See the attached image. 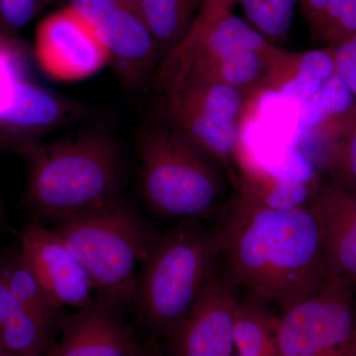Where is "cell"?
Wrapping results in <instances>:
<instances>
[{
    "mask_svg": "<svg viewBox=\"0 0 356 356\" xmlns=\"http://www.w3.org/2000/svg\"><path fill=\"white\" fill-rule=\"evenodd\" d=\"M356 292L329 278L322 289L276 316L277 356H351Z\"/></svg>",
    "mask_w": 356,
    "mask_h": 356,
    "instance_id": "obj_7",
    "label": "cell"
},
{
    "mask_svg": "<svg viewBox=\"0 0 356 356\" xmlns=\"http://www.w3.org/2000/svg\"><path fill=\"white\" fill-rule=\"evenodd\" d=\"M220 257L216 222L185 220L158 234L140 268L135 303L156 336L166 339L188 317Z\"/></svg>",
    "mask_w": 356,
    "mask_h": 356,
    "instance_id": "obj_4",
    "label": "cell"
},
{
    "mask_svg": "<svg viewBox=\"0 0 356 356\" xmlns=\"http://www.w3.org/2000/svg\"><path fill=\"white\" fill-rule=\"evenodd\" d=\"M206 2L222 9L233 10L234 6L238 3V0H206Z\"/></svg>",
    "mask_w": 356,
    "mask_h": 356,
    "instance_id": "obj_31",
    "label": "cell"
},
{
    "mask_svg": "<svg viewBox=\"0 0 356 356\" xmlns=\"http://www.w3.org/2000/svg\"><path fill=\"white\" fill-rule=\"evenodd\" d=\"M0 356H39V355H22V353H11V351L0 350Z\"/></svg>",
    "mask_w": 356,
    "mask_h": 356,
    "instance_id": "obj_33",
    "label": "cell"
},
{
    "mask_svg": "<svg viewBox=\"0 0 356 356\" xmlns=\"http://www.w3.org/2000/svg\"><path fill=\"white\" fill-rule=\"evenodd\" d=\"M236 356H277V355H236Z\"/></svg>",
    "mask_w": 356,
    "mask_h": 356,
    "instance_id": "obj_36",
    "label": "cell"
},
{
    "mask_svg": "<svg viewBox=\"0 0 356 356\" xmlns=\"http://www.w3.org/2000/svg\"><path fill=\"white\" fill-rule=\"evenodd\" d=\"M51 229L88 271L96 302L135 306L140 268L159 234L146 218L121 197Z\"/></svg>",
    "mask_w": 356,
    "mask_h": 356,
    "instance_id": "obj_6",
    "label": "cell"
},
{
    "mask_svg": "<svg viewBox=\"0 0 356 356\" xmlns=\"http://www.w3.org/2000/svg\"><path fill=\"white\" fill-rule=\"evenodd\" d=\"M35 53L49 76L64 81L86 79L108 64L92 28L67 7L40 23Z\"/></svg>",
    "mask_w": 356,
    "mask_h": 356,
    "instance_id": "obj_13",
    "label": "cell"
},
{
    "mask_svg": "<svg viewBox=\"0 0 356 356\" xmlns=\"http://www.w3.org/2000/svg\"><path fill=\"white\" fill-rule=\"evenodd\" d=\"M311 206L322 226L329 278L356 292V188L321 181Z\"/></svg>",
    "mask_w": 356,
    "mask_h": 356,
    "instance_id": "obj_15",
    "label": "cell"
},
{
    "mask_svg": "<svg viewBox=\"0 0 356 356\" xmlns=\"http://www.w3.org/2000/svg\"><path fill=\"white\" fill-rule=\"evenodd\" d=\"M350 0H327V6L320 22L316 27L314 34L318 38L325 41V37L327 36L330 31L332 29L337 21L341 17V13H343L344 8L348 6Z\"/></svg>",
    "mask_w": 356,
    "mask_h": 356,
    "instance_id": "obj_26",
    "label": "cell"
},
{
    "mask_svg": "<svg viewBox=\"0 0 356 356\" xmlns=\"http://www.w3.org/2000/svg\"><path fill=\"white\" fill-rule=\"evenodd\" d=\"M355 34H356V0H350L344 8L343 13H341V17L325 37L324 42L329 44V46H332Z\"/></svg>",
    "mask_w": 356,
    "mask_h": 356,
    "instance_id": "obj_25",
    "label": "cell"
},
{
    "mask_svg": "<svg viewBox=\"0 0 356 356\" xmlns=\"http://www.w3.org/2000/svg\"><path fill=\"white\" fill-rule=\"evenodd\" d=\"M54 0H0V30L14 37Z\"/></svg>",
    "mask_w": 356,
    "mask_h": 356,
    "instance_id": "obj_23",
    "label": "cell"
},
{
    "mask_svg": "<svg viewBox=\"0 0 356 356\" xmlns=\"http://www.w3.org/2000/svg\"><path fill=\"white\" fill-rule=\"evenodd\" d=\"M17 308L13 295L7 287L6 280L0 273V331Z\"/></svg>",
    "mask_w": 356,
    "mask_h": 356,
    "instance_id": "obj_27",
    "label": "cell"
},
{
    "mask_svg": "<svg viewBox=\"0 0 356 356\" xmlns=\"http://www.w3.org/2000/svg\"><path fill=\"white\" fill-rule=\"evenodd\" d=\"M23 55L0 58V140L22 154L44 134L86 114L79 103L28 79Z\"/></svg>",
    "mask_w": 356,
    "mask_h": 356,
    "instance_id": "obj_9",
    "label": "cell"
},
{
    "mask_svg": "<svg viewBox=\"0 0 356 356\" xmlns=\"http://www.w3.org/2000/svg\"><path fill=\"white\" fill-rule=\"evenodd\" d=\"M325 168L330 179L356 188V123L325 146Z\"/></svg>",
    "mask_w": 356,
    "mask_h": 356,
    "instance_id": "obj_22",
    "label": "cell"
},
{
    "mask_svg": "<svg viewBox=\"0 0 356 356\" xmlns=\"http://www.w3.org/2000/svg\"><path fill=\"white\" fill-rule=\"evenodd\" d=\"M168 122L225 165L236 153L248 95L226 84L184 79L163 90Z\"/></svg>",
    "mask_w": 356,
    "mask_h": 356,
    "instance_id": "obj_8",
    "label": "cell"
},
{
    "mask_svg": "<svg viewBox=\"0 0 356 356\" xmlns=\"http://www.w3.org/2000/svg\"><path fill=\"white\" fill-rule=\"evenodd\" d=\"M140 191L156 216L216 222L231 195L227 166L168 122L138 142Z\"/></svg>",
    "mask_w": 356,
    "mask_h": 356,
    "instance_id": "obj_3",
    "label": "cell"
},
{
    "mask_svg": "<svg viewBox=\"0 0 356 356\" xmlns=\"http://www.w3.org/2000/svg\"><path fill=\"white\" fill-rule=\"evenodd\" d=\"M238 290L219 264L188 317L165 339L168 356H235Z\"/></svg>",
    "mask_w": 356,
    "mask_h": 356,
    "instance_id": "obj_11",
    "label": "cell"
},
{
    "mask_svg": "<svg viewBox=\"0 0 356 356\" xmlns=\"http://www.w3.org/2000/svg\"><path fill=\"white\" fill-rule=\"evenodd\" d=\"M54 325L17 308L0 331V350L43 356L50 350Z\"/></svg>",
    "mask_w": 356,
    "mask_h": 356,
    "instance_id": "obj_20",
    "label": "cell"
},
{
    "mask_svg": "<svg viewBox=\"0 0 356 356\" xmlns=\"http://www.w3.org/2000/svg\"><path fill=\"white\" fill-rule=\"evenodd\" d=\"M206 0H137L136 13L153 35L159 67L184 41Z\"/></svg>",
    "mask_w": 356,
    "mask_h": 356,
    "instance_id": "obj_18",
    "label": "cell"
},
{
    "mask_svg": "<svg viewBox=\"0 0 356 356\" xmlns=\"http://www.w3.org/2000/svg\"><path fill=\"white\" fill-rule=\"evenodd\" d=\"M332 48L337 74L356 99V34L332 44Z\"/></svg>",
    "mask_w": 356,
    "mask_h": 356,
    "instance_id": "obj_24",
    "label": "cell"
},
{
    "mask_svg": "<svg viewBox=\"0 0 356 356\" xmlns=\"http://www.w3.org/2000/svg\"><path fill=\"white\" fill-rule=\"evenodd\" d=\"M298 2L303 9L307 22L314 33L324 13L327 0H298Z\"/></svg>",
    "mask_w": 356,
    "mask_h": 356,
    "instance_id": "obj_28",
    "label": "cell"
},
{
    "mask_svg": "<svg viewBox=\"0 0 356 356\" xmlns=\"http://www.w3.org/2000/svg\"><path fill=\"white\" fill-rule=\"evenodd\" d=\"M298 0H238L250 24L271 43L289 32Z\"/></svg>",
    "mask_w": 356,
    "mask_h": 356,
    "instance_id": "obj_21",
    "label": "cell"
},
{
    "mask_svg": "<svg viewBox=\"0 0 356 356\" xmlns=\"http://www.w3.org/2000/svg\"><path fill=\"white\" fill-rule=\"evenodd\" d=\"M135 356H168L154 346H139Z\"/></svg>",
    "mask_w": 356,
    "mask_h": 356,
    "instance_id": "obj_30",
    "label": "cell"
},
{
    "mask_svg": "<svg viewBox=\"0 0 356 356\" xmlns=\"http://www.w3.org/2000/svg\"><path fill=\"white\" fill-rule=\"evenodd\" d=\"M22 53V47L15 38L0 30V58Z\"/></svg>",
    "mask_w": 356,
    "mask_h": 356,
    "instance_id": "obj_29",
    "label": "cell"
},
{
    "mask_svg": "<svg viewBox=\"0 0 356 356\" xmlns=\"http://www.w3.org/2000/svg\"><path fill=\"white\" fill-rule=\"evenodd\" d=\"M336 74L332 46L303 53H292L280 48L269 67L264 88L302 105Z\"/></svg>",
    "mask_w": 356,
    "mask_h": 356,
    "instance_id": "obj_16",
    "label": "cell"
},
{
    "mask_svg": "<svg viewBox=\"0 0 356 356\" xmlns=\"http://www.w3.org/2000/svg\"><path fill=\"white\" fill-rule=\"evenodd\" d=\"M60 339L48 356H135L139 344L122 309L96 302L58 318Z\"/></svg>",
    "mask_w": 356,
    "mask_h": 356,
    "instance_id": "obj_14",
    "label": "cell"
},
{
    "mask_svg": "<svg viewBox=\"0 0 356 356\" xmlns=\"http://www.w3.org/2000/svg\"><path fill=\"white\" fill-rule=\"evenodd\" d=\"M4 210L3 206H2L1 201H0V224L3 221Z\"/></svg>",
    "mask_w": 356,
    "mask_h": 356,
    "instance_id": "obj_35",
    "label": "cell"
},
{
    "mask_svg": "<svg viewBox=\"0 0 356 356\" xmlns=\"http://www.w3.org/2000/svg\"><path fill=\"white\" fill-rule=\"evenodd\" d=\"M302 108L303 128L325 146L356 123L355 97L337 74Z\"/></svg>",
    "mask_w": 356,
    "mask_h": 356,
    "instance_id": "obj_17",
    "label": "cell"
},
{
    "mask_svg": "<svg viewBox=\"0 0 356 356\" xmlns=\"http://www.w3.org/2000/svg\"><path fill=\"white\" fill-rule=\"evenodd\" d=\"M216 225L224 273L280 314L327 282L322 226L311 205L273 207L234 185Z\"/></svg>",
    "mask_w": 356,
    "mask_h": 356,
    "instance_id": "obj_1",
    "label": "cell"
},
{
    "mask_svg": "<svg viewBox=\"0 0 356 356\" xmlns=\"http://www.w3.org/2000/svg\"><path fill=\"white\" fill-rule=\"evenodd\" d=\"M21 259L57 308L96 303L95 287L81 261L51 228L33 221L20 234Z\"/></svg>",
    "mask_w": 356,
    "mask_h": 356,
    "instance_id": "obj_12",
    "label": "cell"
},
{
    "mask_svg": "<svg viewBox=\"0 0 356 356\" xmlns=\"http://www.w3.org/2000/svg\"><path fill=\"white\" fill-rule=\"evenodd\" d=\"M83 20L102 42L124 86L135 90L153 79L159 67L158 47L136 11L115 0H97Z\"/></svg>",
    "mask_w": 356,
    "mask_h": 356,
    "instance_id": "obj_10",
    "label": "cell"
},
{
    "mask_svg": "<svg viewBox=\"0 0 356 356\" xmlns=\"http://www.w3.org/2000/svg\"><path fill=\"white\" fill-rule=\"evenodd\" d=\"M23 154L28 163L24 201L36 221L56 225L123 197L120 152L104 131L40 142Z\"/></svg>",
    "mask_w": 356,
    "mask_h": 356,
    "instance_id": "obj_2",
    "label": "cell"
},
{
    "mask_svg": "<svg viewBox=\"0 0 356 356\" xmlns=\"http://www.w3.org/2000/svg\"><path fill=\"white\" fill-rule=\"evenodd\" d=\"M351 356H356V321L355 331H353V346H351Z\"/></svg>",
    "mask_w": 356,
    "mask_h": 356,
    "instance_id": "obj_34",
    "label": "cell"
},
{
    "mask_svg": "<svg viewBox=\"0 0 356 356\" xmlns=\"http://www.w3.org/2000/svg\"><path fill=\"white\" fill-rule=\"evenodd\" d=\"M0 273L18 308L49 324L55 325V323L58 322V314L60 309L51 303L19 254L0 267Z\"/></svg>",
    "mask_w": 356,
    "mask_h": 356,
    "instance_id": "obj_19",
    "label": "cell"
},
{
    "mask_svg": "<svg viewBox=\"0 0 356 356\" xmlns=\"http://www.w3.org/2000/svg\"><path fill=\"white\" fill-rule=\"evenodd\" d=\"M115 1L118 2L122 6L127 7V8L136 11V2H137V0H115Z\"/></svg>",
    "mask_w": 356,
    "mask_h": 356,
    "instance_id": "obj_32",
    "label": "cell"
},
{
    "mask_svg": "<svg viewBox=\"0 0 356 356\" xmlns=\"http://www.w3.org/2000/svg\"><path fill=\"white\" fill-rule=\"evenodd\" d=\"M280 47L250 23L205 1L184 41L159 65L153 77L159 90L184 79L226 84L250 95L264 88Z\"/></svg>",
    "mask_w": 356,
    "mask_h": 356,
    "instance_id": "obj_5",
    "label": "cell"
}]
</instances>
